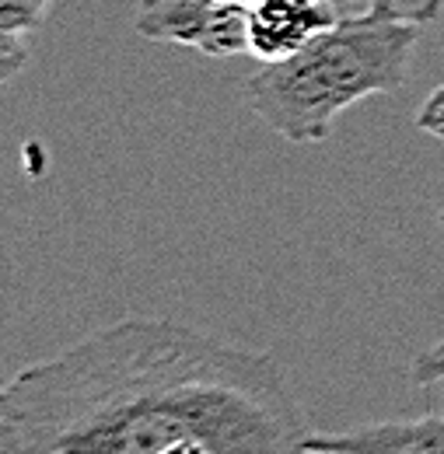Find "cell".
Returning a JSON list of instances; mask_svg holds the SVG:
<instances>
[{
  "label": "cell",
  "instance_id": "cell-1",
  "mask_svg": "<svg viewBox=\"0 0 444 454\" xmlns=\"http://www.w3.org/2000/svg\"><path fill=\"white\" fill-rule=\"evenodd\" d=\"M308 419L266 349L168 318H126L18 371L0 392V454H308Z\"/></svg>",
  "mask_w": 444,
  "mask_h": 454
},
{
  "label": "cell",
  "instance_id": "cell-11",
  "mask_svg": "<svg viewBox=\"0 0 444 454\" xmlns=\"http://www.w3.org/2000/svg\"><path fill=\"white\" fill-rule=\"evenodd\" d=\"M224 4H234V7H245V11H249V7H256L259 0H224Z\"/></svg>",
  "mask_w": 444,
  "mask_h": 454
},
{
  "label": "cell",
  "instance_id": "cell-3",
  "mask_svg": "<svg viewBox=\"0 0 444 454\" xmlns=\"http://www.w3.org/2000/svg\"><path fill=\"white\" fill-rule=\"evenodd\" d=\"M137 35L200 50L207 57L249 53V11L224 0H140Z\"/></svg>",
  "mask_w": 444,
  "mask_h": 454
},
{
  "label": "cell",
  "instance_id": "cell-6",
  "mask_svg": "<svg viewBox=\"0 0 444 454\" xmlns=\"http://www.w3.org/2000/svg\"><path fill=\"white\" fill-rule=\"evenodd\" d=\"M53 0H0V74L11 81L28 63V39L46 21Z\"/></svg>",
  "mask_w": 444,
  "mask_h": 454
},
{
  "label": "cell",
  "instance_id": "cell-9",
  "mask_svg": "<svg viewBox=\"0 0 444 454\" xmlns=\"http://www.w3.org/2000/svg\"><path fill=\"white\" fill-rule=\"evenodd\" d=\"M416 126H420L424 133H431V137L444 140V84L441 88H434V91L427 95V102L420 106V113H416Z\"/></svg>",
  "mask_w": 444,
  "mask_h": 454
},
{
  "label": "cell",
  "instance_id": "cell-10",
  "mask_svg": "<svg viewBox=\"0 0 444 454\" xmlns=\"http://www.w3.org/2000/svg\"><path fill=\"white\" fill-rule=\"evenodd\" d=\"M162 454H218L210 444H203V441H175L168 451Z\"/></svg>",
  "mask_w": 444,
  "mask_h": 454
},
{
  "label": "cell",
  "instance_id": "cell-12",
  "mask_svg": "<svg viewBox=\"0 0 444 454\" xmlns=\"http://www.w3.org/2000/svg\"><path fill=\"white\" fill-rule=\"evenodd\" d=\"M336 4H357V0H336Z\"/></svg>",
  "mask_w": 444,
  "mask_h": 454
},
{
  "label": "cell",
  "instance_id": "cell-13",
  "mask_svg": "<svg viewBox=\"0 0 444 454\" xmlns=\"http://www.w3.org/2000/svg\"><path fill=\"white\" fill-rule=\"evenodd\" d=\"M438 221H441V227H444V214H441V217H438Z\"/></svg>",
  "mask_w": 444,
  "mask_h": 454
},
{
  "label": "cell",
  "instance_id": "cell-8",
  "mask_svg": "<svg viewBox=\"0 0 444 454\" xmlns=\"http://www.w3.org/2000/svg\"><path fill=\"white\" fill-rule=\"evenodd\" d=\"M409 381L420 385V388L444 381V340L434 342V346H427V349H420V353L413 356V364H409Z\"/></svg>",
  "mask_w": 444,
  "mask_h": 454
},
{
  "label": "cell",
  "instance_id": "cell-2",
  "mask_svg": "<svg viewBox=\"0 0 444 454\" xmlns=\"http://www.w3.org/2000/svg\"><path fill=\"white\" fill-rule=\"evenodd\" d=\"M420 25L378 11L343 14L301 53L263 63L245 81L249 109L290 144H319L350 106L406 84Z\"/></svg>",
  "mask_w": 444,
  "mask_h": 454
},
{
  "label": "cell",
  "instance_id": "cell-5",
  "mask_svg": "<svg viewBox=\"0 0 444 454\" xmlns=\"http://www.w3.org/2000/svg\"><path fill=\"white\" fill-rule=\"evenodd\" d=\"M308 454H444V412L312 434Z\"/></svg>",
  "mask_w": 444,
  "mask_h": 454
},
{
  "label": "cell",
  "instance_id": "cell-7",
  "mask_svg": "<svg viewBox=\"0 0 444 454\" xmlns=\"http://www.w3.org/2000/svg\"><path fill=\"white\" fill-rule=\"evenodd\" d=\"M444 0H368V11H378L385 18H399V21H434L441 14Z\"/></svg>",
  "mask_w": 444,
  "mask_h": 454
},
{
  "label": "cell",
  "instance_id": "cell-4",
  "mask_svg": "<svg viewBox=\"0 0 444 454\" xmlns=\"http://www.w3.org/2000/svg\"><path fill=\"white\" fill-rule=\"evenodd\" d=\"M336 0H259L249 7V53L277 63L301 53L343 18Z\"/></svg>",
  "mask_w": 444,
  "mask_h": 454
}]
</instances>
